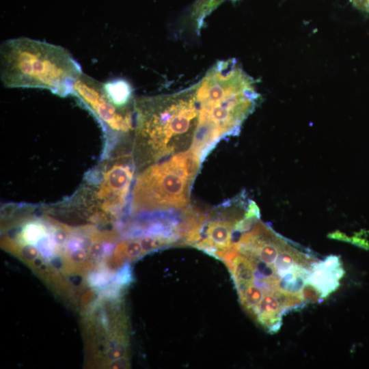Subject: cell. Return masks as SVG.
Segmentation results:
<instances>
[{
  "label": "cell",
  "mask_w": 369,
  "mask_h": 369,
  "mask_svg": "<svg viewBox=\"0 0 369 369\" xmlns=\"http://www.w3.org/2000/svg\"><path fill=\"white\" fill-rule=\"evenodd\" d=\"M133 133L136 172L183 152L194 151L204 160L215 146L198 81L174 93L135 98Z\"/></svg>",
  "instance_id": "1"
},
{
  "label": "cell",
  "mask_w": 369,
  "mask_h": 369,
  "mask_svg": "<svg viewBox=\"0 0 369 369\" xmlns=\"http://www.w3.org/2000/svg\"><path fill=\"white\" fill-rule=\"evenodd\" d=\"M83 73L65 48L26 37L9 39L0 47V79L8 88H39L64 98Z\"/></svg>",
  "instance_id": "2"
},
{
  "label": "cell",
  "mask_w": 369,
  "mask_h": 369,
  "mask_svg": "<svg viewBox=\"0 0 369 369\" xmlns=\"http://www.w3.org/2000/svg\"><path fill=\"white\" fill-rule=\"evenodd\" d=\"M203 160L194 151L180 152L136 172L131 193L133 213L182 212Z\"/></svg>",
  "instance_id": "3"
},
{
  "label": "cell",
  "mask_w": 369,
  "mask_h": 369,
  "mask_svg": "<svg viewBox=\"0 0 369 369\" xmlns=\"http://www.w3.org/2000/svg\"><path fill=\"white\" fill-rule=\"evenodd\" d=\"M135 173L132 153L107 159L87 175L70 202L96 214L118 215L129 200Z\"/></svg>",
  "instance_id": "4"
},
{
  "label": "cell",
  "mask_w": 369,
  "mask_h": 369,
  "mask_svg": "<svg viewBox=\"0 0 369 369\" xmlns=\"http://www.w3.org/2000/svg\"><path fill=\"white\" fill-rule=\"evenodd\" d=\"M72 95L99 122L107 143L134 130V105L121 107L108 96L104 83L83 72L76 81Z\"/></svg>",
  "instance_id": "5"
},
{
  "label": "cell",
  "mask_w": 369,
  "mask_h": 369,
  "mask_svg": "<svg viewBox=\"0 0 369 369\" xmlns=\"http://www.w3.org/2000/svg\"><path fill=\"white\" fill-rule=\"evenodd\" d=\"M311 272L306 283L312 284L325 298L339 287V279L344 275L340 258L331 255L324 260L315 262L311 267Z\"/></svg>",
  "instance_id": "6"
},
{
  "label": "cell",
  "mask_w": 369,
  "mask_h": 369,
  "mask_svg": "<svg viewBox=\"0 0 369 369\" xmlns=\"http://www.w3.org/2000/svg\"><path fill=\"white\" fill-rule=\"evenodd\" d=\"M108 96L113 102L121 107L134 105L135 99L131 85L124 79H115L104 83Z\"/></svg>",
  "instance_id": "7"
},
{
  "label": "cell",
  "mask_w": 369,
  "mask_h": 369,
  "mask_svg": "<svg viewBox=\"0 0 369 369\" xmlns=\"http://www.w3.org/2000/svg\"><path fill=\"white\" fill-rule=\"evenodd\" d=\"M20 232L24 240L29 245L36 244V245L39 241L48 235L45 226L38 221L29 222Z\"/></svg>",
  "instance_id": "8"
},
{
  "label": "cell",
  "mask_w": 369,
  "mask_h": 369,
  "mask_svg": "<svg viewBox=\"0 0 369 369\" xmlns=\"http://www.w3.org/2000/svg\"><path fill=\"white\" fill-rule=\"evenodd\" d=\"M122 247L124 248L125 254L131 258L138 257L144 252L139 239L128 241L122 244Z\"/></svg>",
  "instance_id": "9"
},
{
  "label": "cell",
  "mask_w": 369,
  "mask_h": 369,
  "mask_svg": "<svg viewBox=\"0 0 369 369\" xmlns=\"http://www.w3.org/2000/svg\"><path fill=\"white\" fill-rule=\"evenodd\" d=\"M126 352V346L123 344L115 345L108 351V357L111 360L122 358Z\"/></svg>",
  "instance_id": "10"
},
{
  "label": "cell",
  "mask_w": 369,
  "mask_h": 369,
  "mask_svg": "<svg viewBox=\"0 0 369 369\" xmlns=\"http://www.w3.org/2000/svg\"><path fill=\"white\" fill-rule=\"evenodd\" d=\"M38 249L36 247L27 245L22 247L21 254L27 260H35L38 256Z\"/></svg>",
  "instance_id": "11"
},
{
  "label": "cell",
  "mask_w": 369,
  "mask_h": 369,
  "mask_svg": "<svg viewBox=\"0 0 369 369\" xmlns=\"http://www.w3.org/2000/svg\"><path fill=\"white\" fill-rule=\"evenodd\" d=\"M327 236L330 238L336 239L338 241L351 242V238H348L346 234L339 230L329 233Z\"/></svg>",
  "instance_id": "12"
},
{
  "label": "cell",
  "mask_w": 369,
  "mask_h": 369,
  "mask_svg": "<svg viewBox=\"0 0 369 369\" xmlns=\"http://www.w3.org/2000/svg\"><path fill=\"white\" fill-rule=\"evenodd\" d=\"M71 258L74 261L80 262L85 259V253L82 248H79L72 251Z\"/></svg>",
  "instance_id": "13"
},
{
  "label": "cell",
  "mask_w": 369,
  "mask_h": 369,
  "mask_svg": "<svg viewBox=\"0 0 369 369\" xmlns=\"http://www.w3.org/2000/svg\"><path fill=\"white\" fill-rule=\"evenodd\" d=\"M102 245L99 243H96L92 245L90 249V253L94 256H98L101 254L102 251Z\"/></svg>",
  "instance_id": "14"
},
{
  "label": "cell",
  "mask_w": 369,
  "mask_h": 369,
  "mask_svg": "<svg viewBox=\"0 0 369 369\" xmlns=\"http://www.w3.org/2000/svg\"><path fill=\"white\" fill-rule=\"evenodd\" d=\"M127 366L126 361L122 359H115L113 364H112V368H125Z\"/></svg>",
  "instance_id": "15"
},
{
  "label": "cell",
  "mask_w": 369,
  "mask_h": 369,
  "mask_svg": "<svg viewBox=\"0 0 369 369\" xmlns=\"http://www.w3.org/2000/svg\"><path fill=\"white\" fill-rule=\"evenodd\" d=\"M53 264L55 267H60L62 265V261L59 258H56L52 260Z\"/></svg>",
  "instance_id": "16"
}]
</instances>
